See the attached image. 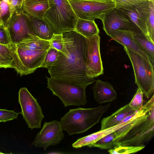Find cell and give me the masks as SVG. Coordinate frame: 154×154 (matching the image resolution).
<instances>
[{
	"instance_id": "6da1fadb",
	"label": "cell",
	"mask_w": 154,
	"mask_h": 154,
	"mask_svg": "<svg viewBox=\"0 0 154 154\" xmlns=\"http://www.w3.org/2000/svg\"><path fill=\"white\" fill-rule=\"evenodd\" d=\"M67 56L59 52L57 58L48 67L51 77L86 87L95 81L85 71L87 45L85 38L75 30L63 33Z\"/></svg>"
},
{
	"instance_id": "7a4b0ae2",
	"label": "cell",
	"mask_w": 154,
	"mask_h": 154,
	"mask_svg": "<svg viewBox=\"0 0 154 154\" xmlns=\"http://www.w3.org/2000/svg\"><path fill=\"white\" fill-rule=\"evenodd\" d=\"M110 106L109 103L92 108L69 109L60 119L62 129L70 136L84 132L98 123Z\"/></svg>"
},
{
	"instance_id": "3957f363",
	"label": "cell",
	"mask_w": 154,
	"mask_h": 154,
	"mask_svg": "<svg viewBox=\"0 0 154 154\" xmlns=\"http://www.w3.org/2000/svg\"><path fill=\"white\" fill-rule=\"evenodd\" d=\"M49 8L44 17L54 28L55 33L75 30L78 17L68 0H48Z\"/></svg>"
},
{
	"instance_id": "277c9868",
	"label": "cell",
	"mask_w": 154,
	"mask_h": 154,
	"mask_svg": "<svg viewBox=\"0 0 154 154\" xmlns=\"http://www.w3.org/2000/svg\"><path fill=\"white\" fill-rule=\"evenodd\" d=\"M131 62L135 83L149 98L154 92V66L138 54L124 47Z\"/></svg>"
},
{
	"instance_id": "5b68a950",
	"label": "cell",
	"mask_w": 154,
	"mask_h": 154,
	"mask_svg": "<svg viewBox=\"0 0 154 154\" xmlns=\"http://www.w3.org/2000/svg\"><path fill=\"white\" fill-rule=\"evenodd\" d=\"M47 78V88L57 96L64 106H85L87 103L84 86L70 84L51 77Z\"/></svg>"
},
{
	"instance_id": "8992f818",
	"label": "cell",
	"mask_w": 154,
	"mask_h": 154,
	"mask_svg": "<svg viewBox=\"0 0 154 154\" xmlns=\"http://www.w3.org/2000/svg\"><path fill=\"white\" fill-rule=\"evenodd\" d=\"M13 61L12 68L21 76L33 73L40 67L48 49L32 50L23 49L12 44Z\"/></svg>"
},
{
	"instance_id": "52a82bcc",
	"label": "cell",
	"mask_w": 154,
	"mask_h": 154,
	"mask_svg": "<svg viewBox=\"0 0 154 154\" xmlns=\"http://www.w3.org/2000/svg\"><path fill=\"white\" fill-rule=\"evenodd\" d=\"M18 102L21 111L20 113L31 130L41 128L44 117L42 109L37 99L26 87L21 88L18 92Z\"/></svg>"
},
{
	"instance_id": "ba28073f",
	"label": "cell",
	"mask_w": 154,
	"mask_h": 154,
	"mask_svg": "<svg viewBox=\"0 0 154 154\" xmlns=\"http://www.w3.org/2000/svg\"><path fill=\"white\" fill-rule=\"evenodd\" d=\"M76 16L81 19L94 20L115 7L114 2L89 0H68Z\"/></svg>"
},
{
	"instance_id": "9c48e42d",
	"label": "cell",
	"mask_w": 154,
	"mask_h": 154,
	"mask_svg": "<svg viewBox=\"0 0 154 154\" xmlns=\"http://www.w3.org/2000/svg\"><path fill=\"white\" fill-rule=\"evenodd\" d=\"M154 108L149 112L146 120L131 129L118 144L122 146H141L149 141L154 134Z\"/></svg>"
},
{
	"instance_id": "30bf717a",
	"label": "cell",
	"mask_w": 154,
	"mask_h": 154,
	"mask_svg": "<svg viewBox=\"0 0 154 154\" xmlns=\"http://www.w3.org/2000/svg\"><path fill=\"white\" fill-rule=\"evenodd\" d=\"M7 28L13 44L26 39L37 37L32 31L28 15L22 10L13 14Z\"/></svg>"
},
{
	"instance_id": "8fae6325",
	"label": "cell",
	"mask_w": 154,
	"mask_h": 154,
	"mask_svg": "<svg viewBox=\"0 0 154 154\" xmlns=\"http://www.w3.org/2000/svg\"><path fill=\"white\" fill-rule=\"evenodd\" d=\"M99 19L102 21L103 30L108 35L116 30L142 32L121 9L115 7L103 14Z\"/></svg>"
},
{
	"instance_id": "7c38bea8",
	"label": "cell",
	"mask_w": 154,
	"mask_h": 154,
	"mask_svg": "<svg viewBox=\"0 0 154 154\" xmlns=\"http://www.w3.org/2000/svg\"><path fill=\"white\" fill-rule=\"evenodd\" d=\"M85 38L87 45L86 72L89 78L94 79L103 73L100 51V37L98 35Z\"/></svg>"
},
{
	"instance_id": "4fadbf2b",
	"label": "cell",
	"mask_w": 154,
	"mask_h": 154,
	"mask_svg": "<svg viewBox=\"0 0 154 154\" xmlns=\"http://www.w3.org/2000/svg\"><path fill=\"white\" fill-rule=\"evenodd\" d=\"M63 131L60 122H45L32 145L45 150L48 146L56 145L60 142L64 138Z\"/></svg>"
},
{
	"instance_id": "5bb4252c",
	"label": "cell",
	"mask_w": 154,
	"mask_h": 154,
	"mask_svg": "<svg viewBox=\"0 0 154 154\" xmlns=\"http://www.w3.org/2000/svg\"><path fill=\"white\" fill-rule=\"evenodd\" d=\"M135 32L131 30H116L111 32L109 36L124 47L141 56L154 66V59L134 38L133 35Z\"/></svg>"
},
{
	"instance_id": "9a60e30c",
	"label": "cell",
	"mask_w": 154,
	"mask_h": 154,
	"mask_svg": "<svg viewBox=\"0 0 154 154\" xmlns=\"http://www.w3.org/2000/svg\"><path fill=\"white\" fill-rule=\"evenodd\" d=\"M127 15L131 22L145 35L148 36L146 22L149 15L148 0L136 6L120 8Z\"/></svg>"
},
{
	"instance_id": "2e32d148",
	"label": "cell",
	"mask_w": 154,
	"mask_h": 154,
	"mask_svg": "<svg viewBox=\"0 0 154 154\" xmlns=\"http://www.w3.org/2000/svg\"><path fill=\"white\" fill-rule=\"evenodd\" d=\"M94 97L99 103L111 102L117 98L116 93L108 82L97 79L93 88Z\"/></svg>"
},
{
	"instance_id": "e0dca14e",
	"label": "cell",
	"mask_w": 154,
	"mask_h": 154,
	"mask_svg": "<svg viewBox=\"0 0 154 154\" xmlns=\"http://www.w3.org/2000/svg\"><path fill=\"white\" fill-rule=\"evenodd\" d=\"M28 16L35 34L41 39L49 41L55 33L51 24L44 17L40 18Z\"/></svg>"
},
{
	"instance_id": "ac0fdd59",
	"label": "cell",
	"mask_w": 154,
	"mask_h": 154,
	"mask_svg": "<svg viewBox=\"0 0 154 154\" xmlns=\"http://www.w3.org/2000/svg\"><path fill=\"white\" fill-rule=\"evenodd\" d=\"M131 120L114 126L107 128L78 139L73 143L72 146L80 148L85 146H90L104 136L116 131L128 123Z\"/></svg>"
},
{
	"instance_id": "d6986e66",
	"label": "cell",
	"mask_w": 154,
	"mask_h": 154,
	"mask_svg": "<svg viewBox=\"0 0 154 154\" xmlns=\"http://www.w3.org/2000/svg\"><path fill=\"white\" fill-rule=\"evenodd\" d=\"M48 8V0H24L22 9L29 16L43 18Z\"/></svg>"
},
{
	"instance_id": "ffe728a7",
	"label": "cell",
	"mask_w": 154,
	"mask_h": 154,
	"mask_svg": "<svg viewBox=\"0 0 154 154\" xmlns=\"http://www.w3.org/2000/svg\"><path fill=\"white\" fill-rule=\"evenodd\" d=\"M136 111L130 107L128 103L120 108L111 115L103 118L101 121L100 130L119 124L125 117L134 113Z\"/></svg>"
},
{
	"instance_id": "44dd1931",
	"label": "cell",
	"mask_w": 154,
	"mask_h": 154,
	"mask_svg": "<svg viewBox=\"0 0 154 154\" xmlns=\"http://www.w3.org/2000/svg\"><path fill=\"white\" fill-rule=\"evenodd\" d=\"M75 31L85 38L99 35V29L94 20L78 18Z\"/></svg>"
},
{
	"instance_id": "7402d4cb",
	"label": "cell",
	"mask_w": 154,
	"mask_h": 154,
	"mask_svg": "<svg viewBox=\"0 0 154 154\" xmlns=\"http://www.w3.org/2000/svg\"><path fill=\"white\" fill-rule=\"evenodd\" d=\"M14 45L20 48L32 50H47L50 47L49 41L38 37L26 39Z\"/></svg>"
},
{
	"instance_id": "603a6c76",
	"label": "cell",
	"mask_w": 154,
	"mask_h": 154,
	"mask_svg": "<svg viewBox=\"0 0 154 154\" xmlns=\"http://www.w3.org/2000/svg\"><path fill=\"white\" fill-rule=\"evenodd\" d=\"M149 112L146 114L132 119L127 124L115 131L117 136L116 141L118 142L133 128L146 120L149 115Z\"/></svg>"
},
{
	"instance_id": "cb8c5ba5",
	"label": "cell",
	"mask_w": 154,
	"mask_h": 154,
	"mask_svg": "<svg viewBox=\"0 0 154 154\" xmlns=\"http://www.w3.org/2000/svg\"><path fill=\"white\" fill-rule=\"evenodd\" d=\"M13 61L11 45L0 44V68H12Z\"/></svg>"
},
{
	"instance_id": "d4e9b609",
	"label": "cell",
	"mask_w": 154,
	"mask_h": 154,
	"mask_svg": "<svg viewBox=\"0 0 154 154\" xmlns=\"http://www.w3.org/2000/svg\"><path fill=\"white\" fill-rule=\"evenodd\" d=\"M117 136L115 131L104 136L92 144L90 147H94L105 149H109L118 145L116 141Z\"/></svg>"
},
{
	"instance_id": "484cf974",
	"label": "cell",
	"mask_w": 154,
	"mask_h": 154,
	"mask_svg": "<svg viewBox=\"0 0 154 154\" xmlns=\"http://www.w3.org/2000/svg\"><path fill=\"white\" fill-rule=\"evenodd\" d=\"M133 36L136 42L154 59V42L150 37L142 32H135Z\"/></svg>"
},
{
	"instance_id": "4316f807",
	"label": "cell",
	"mask_w": 154,
	"mask_h": 154,
	"mask_svg": "<svg viewBox=\"0 0 154 154\" xmlns=\"http://www.w3.org/2000/svg\"><path fill=\"white\" fill-rule=\"evenodd\" d=\"M145 147V146H132L118 145L114 148L109 149L110 154H128L134 153L140 151Z\"/></svg>"
},
{
	"instance_id": "83f0119b",
	"label": "cell",
	"mask_w": 154,
	"mask_h": 154,
	"mask_svg": "<svg viewBox=\"0 0 154 154\" xmlns=\"http://www.w3.org/2000/svg\"><path fill=\"white\" fill-rule=\"evenodd\" d=\"M50 47L55 49L65 55H67L63 34L55 33L49 40Z\"/></svg>"
},
{
	"instance_id": "f1b7e54d",
	"label": "cell",
	"mask_w": 154,
	"mask_h": 154,
	"mask_svg": "<svg viewBox=\"0 0 154 154\" xmlns=\"http://www.w3.org/2000/svg\"><path fill=\"white\" fill-rule=\"evenodd\" d=\"M149 1V13L146 25L148 36L154 42V0Z\"/></svg>"
},
{
	"instance_id": "f546056e",
	"label": "cell",
	"mask_w": 154,
	"mask_h": 154,
	"mask_svg": "<svg viewBox=\"0 0 154 154\" xmlns=\"http://www.w3.org/2000/svg\"><path fill=\"white\" fill-rule=\"evenodd\" d=\"M58 54V51L50 47L47 51L40 67L47 68L52 65L57 60Z\"/></svg>"
},
{
	"instance_id": "4dcf8cb0",
	"label": "cell",
	"mask_w": 154,
	"mask_h": 154,
	"mask_svg": "<svg viewBox=\"0 0 154 154\" xmlns=\"http://www.w3.org/2000/svg\"><path fill=\"white\" fill-rule=\"evenodd\" d=\"M0 14L3 25L6 27L11 18L7 0H0Z\"/></svg>"
},
{
	"instance_id": "1f68e13d",
	"label": "cell",
	"mask_w": 154,
	"mask_h": 154,
	"mask_svg": "<svg viewBox=\"0 0 154 154\" xmlns=\"http://www.w3.org/2000/svg\"><path fill=\"white\" fill-rule=\"evenodd\" d=\"M143 93L141 89L138 88L137 91L132 100L129 103V106L134 110H139L143 106Z\"/></svg>"
},
{
	"instance_id": "d6a6232c",
	"label": "cell",
	"mask_w": 154,
	"mask_h": 154,
	"mask_svg": "<svg viewBox=\"0 0 154 154\" xmlns=\"http://www.w3.org/2000/svg\"><path fill=\"white\" fill-rule=\"evenodd\" d=\"M146 0H113L115 7L118 8L134 7L140 5Z\"/></svg>"
},
{
	"instance_id": "836d02e7",
	"label": "cell",
	"mask_w": 154,
	"mask_h": 154,
	"mask_svg": "<svg viewBox=\"0 0 154 154\" xmlns=\"http://www.w3.org/2000/svg\"><path fill=\"white\" fill-rule=\"evenodd\" d=\"M18 114L13 110L0 109V122H5L17 119Z\"/></svg>"
},
{
	"instance_id": "e575fe53",
	"label": "cell",
	"mask_w": 154,
	"mask_h": 154,
	"mask_svg": "<svg viewBox=\"0 0 154 154\" xmlns=\"http://www.w3.org/2000/svg\"><path fill=\"white\" fill-rule=\"evenodd\" d=\"M0 44L5 45L12 44L8 29L3 25H0Z\"/></svg>"
},
{
	"instance_id": "d590c367",
	"label": "cell",
	"mask_w": 154,
	"mask_h": 154,
	"mask_svg": "<svg viewBox=\"0 0 154 154\" xmlns=\"http://www.w3.org/2000/svg\"><path fill=\"white\" fill-rule=\"evenodd\" d=\"M24 0H7L9 7L11 17L15 12L22 10Z\"/></svg>"
},
{
	"instance_id": "8d00e7d4",
	"label": "cell",
	"mask_w": 154,
	"mask_h": 154,
	"mask_svg": "<svg viewBox=\"0 0 154 154\" xmlns=\"http://www.w3.org/2000/svg\"><path fill=\"white\" fill-rule=\"evenodd\" d=\"M106 2H114L113 0H89Z\"/></svg>"
},
{
	"instance_id": "74e56055",
	"label": "cell",
	"mask_w": 154,
	"mask_h": 154,
	"mask_svg": "<svg viewBox=\"0 0 154 154\" xmlns=\"http://www.w3.org/2000/svg\"><path fill=\"white\" fill-rule=\"evenodd\" d=\"M3 25V22L2 20L0 14V25Z\"/></svg>"
},
{
	"instance_id": "f35d334b",
	"label": "cell",
	"mask_w": 154,
	"mask_h": 154,
	"mask_svg": "<svg viewBox=\"0 0 154 154\" xmlns=\"http://www.w3.org/2000/svg\"><path fill=\"white\" fill-rule=\"evenodd\" d=\"M0 154H3V153L0 152Z\"/></svg>"
},
{
	"instance_id": "ab89813d",
	"label": "cell",
	"mask_w": 154,
	"mask_h": 154,
	"mask_svg": "<svg viewBox=\"0 0 154 154\" xmlns=\"http://www.w3.org/2000/svg\"></svg>"
}]
</instances>
